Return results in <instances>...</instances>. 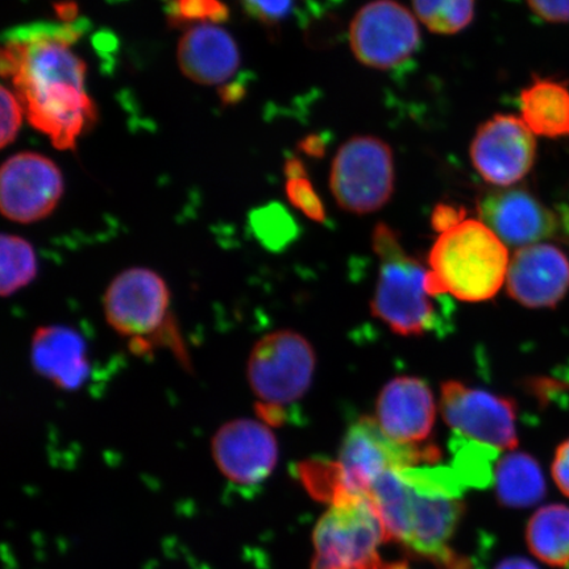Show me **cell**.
Here are the masks:
<instances>
[{
    "mask_svg": "<svg viewBox=\"0 0 569 569\" xmlns=\"http://www.w3.org/2000/svg\"><path fill=\"white\" fill-rule=\"evenodd\" d=\"M380 561H373V563L366 565H318L312 563L311 569H382Z\"/></svg>",
    "mask_w": 569,
    "mask_h": 569,
    "instance_id": "d590c367",
    "label": "cell"
},
{
    "mask_svg": "<svg viewBox=\"0 0 569 569\" xmlns=\"http://www.w3.org/2000/svg\"><path fill=\"white\" fill-rule=\"evenodd\" d=\"M440 409L446 423L462 437L498 451L515 450L518 446L517 405L511 398L446 381Z\"/></svg>",
    "mask_w": 569,
    "mask_h": 569,
    "instance_id": "ba28073f",
    "label": "cell"
},
{
    "mask_svg": "<svg viewBox=\"0 0 569 569\" xmlns=\"http://www.w3.org/2000/svg\"><path fill=\"white\" fill-rule=\"evenodd\" d=\"M246 11L267 26H279L296 17L300 0H241Z\"/></svg>",
    "mask_w": 569,
    "mask_h": 569,
    "instance_id": "83f0119b",
    "label": "cell"
},
{
    "mask_svg": "<svg viewBox=\"0 0 569 569\" xmlns=\"http://www.w3.org/2000/svg\"><path fill=\"white\" fill-rule=\"evenodd\" d=\"M393 152L375 137H355L332 161L330 189L341 209L365 216L380 210L395 191Z\"/></svg>",
    "mask_w": 569,
    "mask_h": 569,
    "instance_id": "5b68a950",
    "label": "cell"
},
{
    "mask_svg": "<svg viewBox=\"0 0 569 569\" xmlns=\"http://www.w3.org/2000/svg\"><path fill=\"white\" fill-rule=\"evenodd\" d=\"M31 360L36 372L61 390L81 389L90 376L87 341L67 326H41L33 332Z\"/></svg>",
    "mask_w": 569,
    "mask_h": 569,
    "instance_id": "2e32d148",
    "label": "cell"
},
{
    "mask_svg": "<svg viewBox=\"0 0 569 569\" xmlns=\"http://www.w3.org/2000/svg\"><path fill=\"white\" fill-rule=\"evenodd\" d=\"M295 475L310 496L330 503V507L361 495L353 492L339 461L325 458L303 460L295 466Z\"/></svg>",
    "mask_w": 569,
    "mask_h": 569,
    "instance_id": "44dd1931",
    "label": "cell"
},
{
    "mask_svg": "<svg viewBox=\"0 0 569 569\" xmlns=\"http://www.w3.org/2000/svg\"><path fill=\"white\" fill-rule=\"evenodd\" d=\"M452 469L465 487H487L492 480V465L497 458L495 447L468 440L455 432L450 442Z\"/></svg>",
    "mask_w": 569,
    "mask_h": 569,
    "instance_id": "603a6c76",
    "label": "cell"
},
{
    "mask_svg": "<svg viewBox=\"0 0 569 569\" xmlns=\"http://www.w3.org/2000/svg\"><path fill=\"white\" fill-rule=\"evenodd\" d=\"M429 264L439 293L475 303L492 300L500 291L510 260L507 246L486 223L466 219L439 234Z\"/></svg>",
    "mask_w": 569,
    "mask_h": 569,
    "instance_id": "3957f363",
    "label": "cell"
},
{
    "mask_svg": "<svg viewBox=\"0 0 569 569\" xmlns=\"http://www.w3.org/2000/svg\"><path fill=\"white\" fill-rule=\"evenodd\" d=\"M249 227L256 240L270 252H282L300 234L295 218L280 203L253 210L249 216Z\"/></svg>",
    "mask_w": 569,
    "mask_h": 569,
    "instance_id": "d4e9b609",
    "label": "cell"
},
{
    "mask_svg": "<svg viewBox=\"0 0 569 569\" xmlns=\"http://www.w3.org/2000/svg\"><path fill=\"white\" fill-rule=\"evenodd\" d=\"M442 451L436 443L400 445L383 433L376 418L361 417L348 427L339 462L355 493L368 495L372 483L388 471L418 465H436Z\"/></svg>",
    "mask_w": 569,
    "mask_h": 569,
    "instance_id": "52a82bcc",
    "label": "cell"
},
{
    "mask_svg": "<svg viewBox=\"0 0 569 569\" xmlns=\"http://www.w3.org/2000/svg\"><path fill=\"white\" fill-rule=\"evenodd\" d=\"M466 220V210L458 206L440 203L432 211V229L443 233Z\"/></svg>",
    "mask_w": 569,
    "mask_h": 569,
    "instance_id": "4dcf8cb0",
    "label": "cell"
},
{
    "mask_svg": "<svg viewBox=\"0 0 569 569\" xmlns=\"http://www.w3.org/2000/svg\"><path fill=\"white\" fill-rule=\"evenodd\" d=\"M496 569H539L536 565L531 563L530 560L523 558H509L502 560Z\"/></svg>",
    "mask_w": 569,
    "mask_h": 569,
    "instance_id": "f35d334b",
    "label": "cell"
},
{
    "mask_svg": "<svg viewBox=\"0 0 569 569\" xmlns=\"http://www.w3.org/2000/svg\"><path fill=\"white\" fill-rule=\"evenodd\" d=\"M57 16L63 21V23H73L77 17V4L66 0V2L57 3L56 6Z\"/></svg>",
    "mask_w": 569,
    "mask_h": 569,
    "instance_id": "e575fe53",
    "label": "cell"
},
{
    "mask_svg": "<svg viewBox=\"0 0 569 569\" xmlns=\"http://www.w3.org/2000/svg\"><path fill=\"white\" fill-rule=\"evenodd\" d=\"M469 156L483 181L496 188H511L530 173L537 142L522 118L497 113L476 131Z\"/></svg>",
    "mask_w": 569,
    "mask_h": 569,
    "instance_id": "30bf717a",
    "label": "cell"
},
{
    "mask_svg": "<svg viewBox=\"0 0 569 569\" xmlns=\"http://www.w3.org/2000/svg\"><path fill=\"white\" fill-rule=\"evenodd\" d=\"M254 412L268 427H281L289 421L287 407L282 405L259 401L254 403Z\"/></svg>",
    "mask_w": 569,
    "mask_h": 569,
    "instance_id": "d6a6232c",
    "label": "cell"
},
{
    "mask_svg": "<svg viewBox=\"0 0 569 569\" xmlns=\"http://www.w3.org/2000/svg\"><path fill=\"white\" fill-rule=\"evenodd\" d=\"M23 104L18 96L6 87L0 90V113H2V123H0V147L10 146L18 138L23 120Z\"/></svg>",
    "mask_w": 569,
    "mask_h": 569,
    "instance_id": "f1b7e54d",
    "label": "cell"
},
{
    "mask_svg": "<svg viewBox=\"0 0 569 569\" xmlns=\"http://www.w3.org/2000/svg\"><path fill=\"white\" fill-rule=\"evenodd\" d=\"M372 244L380 260L371 310L391 331L405 338L452 331L453 305L447 296H432L427 289V270L405 251L396 231L386 223L373 230Z\"/></svg>",
    "mask_w": 569,
    "mask_h": 569,
    "instance_id": "7a4b0ae2",
    "label": "cell"
},
{
    "mask_svg": "<svg viewBox=\"0 0 569 569\" xmlns=\"http://www.w3.org/2000/svg\"><path fill=\"white\" fill-rule=\"evenodd\" d=\"M496 495L503 507H536L546 496V481L539 462L529 453L511 452L496 468Z\"/></svg>",
    "mask_w": 569,
    "mask_h": 569,
    "instance_id": "d6986e66",
    "label": "cell"
},
{
    "mask_svg": "<svg viewBox=\"0 0 569 569\" xmlns=\"http://www.w3.org/2000/svg\"><path fill=\"white\" fill-rule=\"evenodd\" d=\"M478 210L481 222L509 246L537 244L557 237L560 230L557 212L522 188L487 191L479 199Z\"/></svg>",
    "mask_w": 569,
    "mask_h": 569,
    "instance_id": "4fadbf2b",
    "label": "cell"
},
{
    "mask_svg": "<svg viewBox=\"0 0 569 569\" xmlns=\"http://www.w3.org/2000/svg\"><path fill=\"white\" fill-rule=\"evenodd\" d=\"M526 540L533 555L553 568L569 567V508L553 503L540 508L529 521Z\"/></svg>",
    "mask_w": 569,
    "mask_h": 569,
    "instance_id": "ffe728a7",
    "label": "cell"
},
{
    "mask_svg": "<svg viewBox=\"0 0 569 569\" xmlns=\"http://www.w3.org/2000/svg\"><path fill=\"white\" fill-rule=\"evenodd\" d=\"M212 459L226 479L241 487L264 482L279 460V443L270 427L240 418L219 427L211 440Z\"/></svg>",
    "mask_w": 569,
    "mask_h": 569,
    "instance_id": "7c38bea8",
    "label": "cell"
},
{
    "mask_svg": "<svg viewBox=\"0 0 569 569\" xmlns=\"http://www.w3.org/2000/svg\"><path fill=\"white\" fill-rule=\"evenodd\" d=\"M63 194L61 170L46 156L18 153L0 172V209L12 222L28 224L46 219Z\"/></svg>",
    "mask_w": 569,
    "mask_h": 569,
    "instance_id": "8fae6325",
    "label": "cell"
},
{
    "mask_svg": "<svg viewBox=\"0 0 569 569\" xmlns=\"http://www.w3.org/2000/svg\"><path fill=\"white\" fill-rule=\"evenodd\" d=\"M382 569H411L405 561H396V563L383 565Z\"/></svg>",
    "mask_w": 569,
    "mask_h": 569,
    "instance_id": "ab89813d",
    "label": "cell"
},
{
    "mask_svg": "<svg viewBox=\"0 0 569 569\" xmlns=\"http://www.w3.org/2000/svg\"><path fill=\"white\" fill-rule=\"evenodd\" d=\"M170 290L162 277L148 268H130L107 288L103 309L107 323L120 337L141 340L166 322Z\"/></svg>",
    "mask_w": 569,
    "mask_h": 569,
    "instance_id": "9c48e42d",
    "label": "cell"
},
{
    "mask_svg": "<svg viewBox=\"0 0 569 569\" xmlns=\"http://www.w3.org/2000/svg\"><path fill=\"white\" fill-rule=\"evenodd\" d=\"M220 97H222L226 103L238 102L241 97H243V87L241 84H229V87H224L220 89Z\"/></svg>",
    "mask_w": 569,
    "mask_h": 569,
    "instance_id": "74e56055",
    "label": "cell"
},
{
    "mask_svg": "<svg viewBox=\"0 0 569 569\" xmlns=\"http://www.w3.org/2000/svg\"><path fill=\"white\" fill-rule=\"evenodd\" d=\"M284 176H287L288 180V178L308 176V172H306L303 162L300 159L293 158L289 159L287 163H284Z\"/></svg>",
    "mask_w": 569,
    "mask_h": 569,
    "instance_id": "8d00e7d4",
    "label": "cell"
},
{
    "mask_svg": "<svg viewBox=\"0 0 569 569\" xmlns=\"http://www.w3.org/2000/svg\"><path fill=\"white\" fill-rule=\"evenodd\" d=\"M416 16L433 33L455 34L472 23L476 0H411Z\"/></svg>",
    "mask_w": 569,
    "mask_h": 569,
    "instance_id": "cb8c5ba5",
    "label": "cell"
},
{
    "mask_svg": "<svg viewBox=\"0 0 569 569\" xmlns=\"http://www.w3.org/2000/svg\"><path fill=\"white\" fill-rule=\"evenodd\" d=\"M317 356L310 341L291 330H277L256 341L247 362V379L261 402L289 407L308 393Z\"/></svg>",
    "mask_w": 569,
    "mask_h": 569,
    "instance_id": "277c9868",
    "label": "cell"
},
{
    "mask_svg": "<svg viewBox=\"0 0 569 569\" xmlns=\"http://www.w3.org/2000/svg\"><path fill=\"white\" fill-rule=\"evenodd\" d=\"M437 419V405L426 381L401 376L382 388L376 403V421L388 438L400 445L422 446Z\"/></svg>",
    "mask_w": 569,
    "mask_h": 569,
    "instance_id": "9a60e30c",
    "label": "cell"
},
{
    "mask_svg": "<svg viewBox=\"0 0 569 569\" xmlns=\"http://www.w3.org/2000/svg\"><path fill=\"white\" fill-rule=\"evenodd\" d=\"M508 293L530 309L555 308L569 290V260L551 244L519 248L510 260Z\"/></svg>",
    "mask_w": 569,
    "mask_h": 569,
    "instance_id": "5bb4252c",
    "label": "cell"
},
{
    "mask_svg": "<svg viewBox=\"0 0 569 569\" xmlns=\"http://www.w3.org/2000/svg\"><path fill=\"white\" fill-rule=\"evenodd\" d=\"M300 149L311 158H322L326 151V140L318 134H311L300 142Z\"/></svg>",
    "mask_w": 569,
    "mask_h": 569,
    "instance_id": "836d02e7",
    "label": "cell"
},
{
    "mask_svg": "<svg viewBox=\"0 0 569 569\" xmlns=\"http://www.w3.org/2000/svg\"><path fill=\"white\" fill-rule=\"evenodd\" d=\"M287 197L291 206L312 222L325 223L326 210L322 199L319 198L308 176L288 178Z\"/></svg>",
    "mask_w": 569,
    "mask_h": 569,
    "instance_id": "4316f807",
    "label": "cell"
},
{
    "mask_svg": "<svg viewBox=\"0 0 569 569\" xmlns=\"http://www.w3.org/2000/svg\"><path fill=\"white\" fill-rule=\"evenodd\" d=\"M533 16L547 23H569V0H526Z\"/></svg>",
    "mask_w": 569,
    "mask_h": 569,
    "instance_id": "f546056e",
    "label": "cell"
},
{
    "mask_svg": "<svg viewBox=\"0 0 569 569\" xmlns=\"http://www.w3.org/2000/svg\"><path fill=\"white\" fill-rule=\"evenodd\" d=\"M38 258L30 241L3 233L0 239V295L11 297L38 276Z\"/></svg>",
    "mask_w": 569,
    "mask_h": 569,
    "instance_id": "7402d4cb",
    "label": "cell"
},
{
    "mask_svg": "<svg viewBox=\"0 0 569 569\" xmlns=\"http://www.w3.org/2000/svg\"><path fill=\"white\" fill-rule=\"evenodd\" d=\"M177 56L182 73L206 87L229 81L240 66L237 42L223 28L212 24L189 28L178 44Z\"/></svg>",
    "mask_w": 569,
    "mask_h": 569,
    "instance_id": "e0dca14e",
    "label": "cell"
},
{
    "mask_svg": "<svg viewBox=\"0 0 569 569\" xmlns=\"http://www.w3.org/2000/svg\"><path fill=\"white\" fill-rule=\"evenodd\" d=\"M519 110L533 134L569 139V88L566 83L533 77L519 96Z\"/></svg>",
    "mask_w": 569,
    "mask_h": 569,
    "instance_id": "ac0fdd59",
    "label": "cell"
},
{
    "mask_svg": "<svg viewBox=\"0 0 569 569\" xmlns=\"http://www.w3.org/2000/svg\"><path fill=\"white\" fill-rule=\"evenodd\" d=\"M78 23L19 27L4 40L0 71L10 78L30 123L61 151L96 122L87 92V63L71 51L81 38Z\"/></svg>",
    "mask_w": 569,
    "mask_h": 569,
    "instance_id": "6da1fadb",
    "label": "cell"
},
{
    "mask_svg": "<svg viewBox=\"0 0 569 569\" xmlns=\"http://www.w3.org/2000/svg\"><path fill=\"white\" fill-rule=\"evenodd\" d=\"M353 56L362 66L393 70L421 47L417 19L396 0H373L356 12L348 31Z\"/></svg>",
    "mask_w": 569,
    "mask_h": 569,
    "instance_id": "8992f818",
    "label": "cell"
},
{
    "mask_svg": "<svg viewBox=\"0 0 569 569\" xmlns=\"http://www.w3.org/2000/svg\"><path fill=\"white\" fill-rule=\"evenodd\" d=\"M169 21L173 26L223 23L230 10L222 0H170Z\"/></svg>",
    "mask_w": 569,
    "mask_h": 569,
    "instance_id": "484cf974",
    "label": "cell"
},
{
    "mask_svg": "<svg viewBox=\"0 0 569 569\" xmlns=\"http://www.w3.org/2000/svg\"><path fill=\"white\" fill-rule=\"evenodd\" d=\"M552 478L560 492L569 497V439L561 443L555 453Z\"/></svg>",
    "mask_w": 569,
    "mask_h": 569,
    "instance_id": "1f68e13d",
    "label": "cell"
}]
</instances>
